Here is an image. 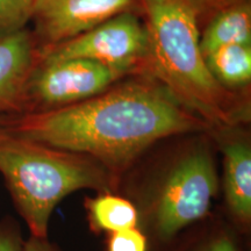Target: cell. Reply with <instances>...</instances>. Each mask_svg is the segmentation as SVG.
Wrapping results in <instances>:
<instances>
[{"label":"cell","mask_w":251,"mask_h":251,"mask_svg":"<svg viewBox=\"0 0 251 251\" xmlns=\"http://www.w3.org/2000/svg\"><path fill=\"white\" fill-rule=\"evenodd\" d=\"M140 7L149 34L151 76L211 128L236 124V102L206 65L197 12L185 0H140Z\"/></svg>","instance_id":"obj_2"},{"label":"cell","mask_w":251,"mask_h":251,"mask_svg":"<svg viewBox=\"0 0 251 251\" xmlns=\"http://www.w3.org/2000/svg\"><path fill=\"white\" fill-rule=\"evenodd\" d=\"M194 251H238V249L230 235L216 233L203 241Z\"/></svg>","instance_id":"obj_17"},{"label":"cell","mask_w":251,"mask_h":251,"mask_svg":"<svg viewBox=\"0 0 251 251\" xmlns=\"http://www.w3.org/2000/svg\"><path fill=\"white\" fill-rule=\"evenodd\" d=\"M185 1L197 12L200 20V17H203V15L212 18L222 9L250 1V0H185Z\"/></svg>","instance_id":"obj_15"},{"label":"cell","mask_w":251,"mask_h":251,"mask_svg":"<svg viewBox=\"0 0 251 251\" xmlns=\"http://www.w3.org/2000/svg\"><path fill=\"white\" fill-rule=\"evenodd\" d=\"M228 45H251L250 1L218 12L211 18L200 36L203 56Z\"/></svg>","instance_id":"obj_10"},{"label":"cell","mask_w":251,"mask_h":251,"mask_svg":"<svg viewBox=\"0 0 251 251\" xmlns=\"http://www.w3.org/2000/svg\"><path fill=\"white\" fill-rule=\"evenodd\" d=\"M31 12L33 0H0V39L26 28Z\"/></svg>","instance_id":"obj_13"},{"label":"cell","mask_w":251,"mask_h":251,"mask_svg":"<svg viewBox=\"0 0 251 251\" xmlns=\"http://www.w3.org/2000/svg\"><path fill=\"white\" fill-rule=\"evenodd\" d=\"M0 174L36 237L48 236L56 206L79 190L113 192L119 183L90 157L27 139L0 126Z\"/></svg>","instance_id":"obj_3"},{"label":"cell","mask_w":251,"mask_h":251,"mask_svg":"<svg viewBox=\"0 0 251 251\" xmlns=\"http://www.w3.org/2000/svg\"><path fill=\"white\" fill-rule=\"evenodd\" d=\"M106 251H148V236L139 227L111 233Z\"/></svg>","instance_id":"obj_14"},{"label":"cell","mask_w":251,"mask_h":251,"mask_svg":"<svg viewBox=\"0 0 251 251\" xmlns=\"http://www.w3.org/2000/svg\"><path fill=\"white\" fill-rule=\"evenodd\" d=\"M124 76L90 59H51L39 52L25 86L21 113L49 111L90 99Z\"/></svg>","instance_id":"obj_5"},{"label":"cell","mask_w":251,"mask_h":251,"mask_svg":"<svg viewBox=\"0 0 251 251\" xmlns=\"http://www.w3.org/2000/svg\"><path fill=\"white\" fill-rule=\"evenodd\" d=\"M24 251H56L47 237H30L24 244Z\"/></svg>","instance_id":"obj_18"},{"label":"cell","mask_w":251,"mask_h":251,"mask_svg":"<svg viewBox=\"0 0 251 251\" xmlns=\"http://www.w3.org/2000/svg\"><path fill=\"white\" fill-rule=\"evenodd\" d=\"M39 52L51 59H90L127 75L147 67L149 34L133 11L124 12L74 39L39 48Z\"/></svg>","instance_id":"obj_6"},{"label":"cell","mask_w":251,"mask_h":251,"mask_svg":"<svg viewBox=\"0 0 251 251\" xmlns=\"http://www.w3.org/2000/svg\"><path fill=\"white\" fill-rule=\"evenodd\" d=\"M224 156L222 188L231 220L242 230L251 225V148L249 141L226 137L221 144Z\"/></svg>","instance_id":"obj_9"},{"label":"cell","mask_w":251,"mask_h":251,"mask_svg":"<svg viewBox=\"0 0 251 251\" xmlns=\"http://www.w3.org/2000/svg\"><path fill=\"white\" fill-rule=\"evenodd\" d=\"M136 7L140 0H33L30 21L46 46L56 45Z\"/></svg>","instance_id":"obj_7"},{"label":"cell","mask_w":251,"mask_h":251,"mask_svg":"<svg viewBox=\"0 0 251 251\" xmlns=\"http://www.w3.org/2000/svg\"><path fill=\"white\" fill-rule=\"evenodd\" d=\"M24 244L17 226L12 222H0V251H24Z\"/></svg>","instance_id":"obj_16"},{"label":"cell","mask_w":251,"mask_h":251,"mask_svg":"<svg viewBox=\"0 0 251 251\" xmlns=\"http://www.w3.org/2000/svg\"><path fill=\"white\" fill-rule=\"evenodd\" d=\"M219 188L212 149L197 141L149 178L137 201L144 234L157 242H169L181 230L206 218Z\"/></svg>","instance_id":"obj_4"},{"label":"cell","mask_w":251,"mask_h":251,"mask_svg":"<svg viewBox=\"0 0 251 251\" xmlns=\"http://www.w3.org/2000/svg\"><path fill=\"white\" fill-rule=\"evenodd\" d=\"M91 228L98 233H117L139 227L140 216L135 203L126 197L113 192H99L85 200Z\"/></svg>","instance_id":"obj_11"},{"label":"cell","mask_w":251,"mask_h":251,"mask_svg":"<svg viewBox=\"0 0 251 251\" xmlns=\"http://www.w3.org/2000/svg\"><path fill=\"white\" fill-rule=\"evenodd\" d=\"M37 54L36 37L27 28L0 39V115L21 113L25 86Z\"/></svg>","instance_id":"obj_8"},{"label":"cell","mask_w":251,"mask_h":251,"mask_svg":"<svg viewBox=\"0 0 251 251\" xmlns=\"http://www.w3.org/2000/svg\"><path fill=\"white\" fill-rule=\"evenodd\" d=\"M12 133L92 158L120 185L152 144L211 129L158 83L131 81L61 108L0 115Z\"/></svg>","instance_id":"obj_1"},{"label":"cell","mask_w":251,"mask_h":251,"mask_svg":"<svg viewBox=\"0 0 251 251\" xmlns=\"http://www.w3.org/2000/svg\"><path fill=\"white\" fill-rule=\"evenodd\" d=\"M206 65L221 86H246L251 79V45H228L205 56Z\"/></svg>","instance_id":"obj_12"}]
</instances>
